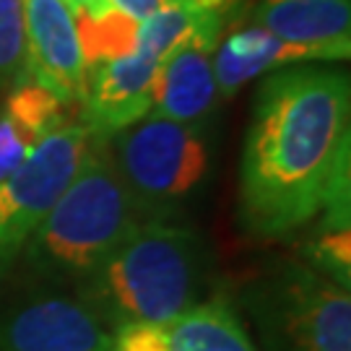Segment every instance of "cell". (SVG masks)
<instances>
[{
  "label": "cell",
  "mask_w": 351,
  "mask_h": 351,
  "mask_svg": "<svg viewBox=\"0 0 351 351\" xmlns=\"http://www.w3.org/2000/svg\"><path fill=\"white\" fill-rule=\"evenodd\" d=\"M114 351H255V346L232 302L213 294L169 323L114 330Z\"/></svg>",
  "instance_id": "8fae6325"
},
{
  "label": "cell",
  "mask_w": 351,
  "mask_h": 351,
  "mask_svg": "<svg viewBox=\"0 0 351 351\" xmlns=\"http://www.w3.org/2000/svg\"><path fill=\"white\" fill-rule=\"evenodd\" d=\"M0 351H114V333L75 294L45 289L0 313Z\"/></svg>",
  "instance_id": "52a82bcc"
},
{
  "label": "cell",
  "mask_w": 351,
  "mask_h": 351,
  "mask_svg": "<svg viewBox=\"0 0 351 351\" xmlns=\"http://www.w3.org/2000/svg\"><path fill=\"white\" fill-rule=\"evenodd\" d=\"M208 274L211 255L193 226L146 219L75 287V297L112 333L159 326L206 300Z\"/></svg>",
  "instance_id": "7a4b0ae2"
},
{
  "label": "cell",
  "mask_w": 351,
  "mask_h": 351,
  "mask_svg": "<svg viewBox=\"0 0 351 351\" xmlns=\"http://www.w3.org/2000/svg\"><path fill=\"white\" fill-rule=\"evenodd\" d=\"M159 68L162 60L136 50L94 71L86 78L78 120L104 138L136 125L154 107Z\"/></svg>",
  "instance_id": "30bf717a"
},
{
  "label": "cell",
  "mask_w": 351,
  "mask_h": 351,
  "mask_svg": "<svg viewBox=\"0 0 351 351\" xmlns=\"http://www.w3.org/2000/svg\"><path fill=\"white\" fill-rule=\"evenodd\" d=\"M351 81L330 63L263 75L239 167V221L258 239H281L349 195Z\"/></svg>",
  "instance_id": "6da1fadb"
},
{
  "label": "cell",
  "mask_w": 351,
  "mask_h": 351,
  "mask_svg": "<svg viewBox=\"0 0 351 351\" xmlns=\"http://www.w3.org/2000/svg\"><path fill=\"white\" fill-rule=\"evenodd\" d=\"M73 11H101V8H107L110 3L107 0H65Z\"/></svg>",
  "instance_id": "44dd1931"
},
{
  "label": "cell",
  "mask_w": 351,
  "mask_h": 351,
  "mask_svg": "<svg viewBox=\"0 0 351 351\" xmlns=\"http://www.w3.org/2000/svg\"><path fill=\"white\" fill-rule=\"evenodd\" d=\"M29 78L78 107L86 91L73 8L65 0H24Z\"/></svg>",
  "instance_id": "ba28073f"
},
{
  "label": "cell",
  "mask_w": 351,
  "mask_h": 351,
  "mask_svg": "<svg viewBox=\"0 0 351 351\" xmlns=\"http://www.w3.org/2000/svg\"><path fill=\"white\" fill-rule=\"evenodd\" d=\"M99 138L81 120H68L39 141L24 164L0 182V268L21 252Z\"/></svg>",
  "instance_id": "8992f818"
},
{
  "label": "cell",
  "mask_w": 351,
  "mask_h": 351,
  "mask_svg": "<svg viewBox=\"0 0 351 351\" xmlns=\"http://www.w3.org/2000/svg\"><path fill=\"white\" fill-rule=\"evenodd\" d=\"M107 3L114 5V8H120V11H125L128 16L143 21V19H149L156 11L167 8V5H175L180 0H107Z\"/></svg>",
  "instance_id": "ffe728a7"
},
{
  "label": "cell",
  "mask_w": 351,
  "mask_h": 351,
  "mask_svg": "<svg viewBox=\"0 0 351 351\" xmlns=\"http://www.w3.org/2000/svg\"><path fill=\"white\" fill-rule=\"evenodd\" d=\"M302 63H317V60L313 52L281 42L255 21L224 29L213 50V75L219 97L229 99L255 78Z\"/></svg>",
  "instance_id": "5bb4252c"
},
{
  "label": "cell",
  "mask_w": 351,
  "mask_h": 351,
  "mask_svg": "<svg viewBox=\"0 0 351 351\" xmlns=\"http://www.w3.org/2000/svg\"><path fill=\"white\" fill-rule=\"evenodd\" d=\"M304 263L339 287L351 289V229L320 226V232L304 245Z\"/></svg>",
  "instance_id": "ac0fdd59"
},
{
  "label": "cell",
  "mask_w": 351,
  "mask_h": 351,
  "mask_svg": "<svg viewBox=\"0 0 351 351\" xmlns=\"http://www.w3.org/2000/svg\"><path fill=\"white\" fill-rule=\"evenodd\" d=\"M117 175L141 219H175L208 180L206 128L146 114L107 138Z\"/></svg>",
  "instance_id": "277c9868"
},
{
  "label": "cell",
  "mask_w": 351,
  "mask_h": 351,
  "mask_svg": "<svg viewBox=\"0 0 351 351\" xmlns=\"http://www.w3.org/2000/svg\"><path fill=\"white\" fill-rule=\"evenodd\" d=\"M224 24L211 21L195 34L182 39L162 60L154 107L149 114H159L175 123L206 128L219 104V88L213 75V50L224 34Z\"/></svg>",
  "instance_id": "9c48e42d"
},
{
  "label": "cell",
  "mask_w": 351,
  "mask_h": 351,
  "mask_svg": "<svg viewBox=\"0 0 351 351\" xmlns=\"http://www.w3.org/2000/svg\"><path fill=\"white\" fill-rule=\"evenodd\" d=\"M141 221L101 136L19 255L37 276L78 287Z\"/></svg>",
  "instance_id": "3957f363"
},
{
  "label": "cell",
  "mask_w": 351,
  "mask_h": 351,
  "mask_svg": "<svg viewBox=\"0 0 351 351\" xmlns=\"http://www.w3.org/2000/svg\"><path fill=\"white\" fill-rule=\"evenodd\" d=\"M252 21L317 63H346L351 55V0H258Z\"/></svg>",
  "instance_id": "7c38bea8"
},
{
  "label": "cell",
  "mask_w": 351,
  "mask_h": 351,
  "mask_svg": "<svg viewBox=\"0 0 351 351\" xmlns=\"http://www.w3.org/2000/svg\"><path fill=\"white\" fill-rule=\"evenodd\" d=\"M180 3L201 13H208V16H216V19H221L226 24L237 16L239 5H242V0H180Z\"/></svg>",
  "instance_id": "d6986e66"
},
{
  "label": "cell",
  "mask_w": 351,
  "mask_h": 351,
  "mask_svg": "<svg viewBox=\"0 0 351 351\" xmlns=\"http://www.w3.org/2000/svg\"><path fill=\"white\" fill-rule=\"evenodd\" d=\"M250 304L276 351H351V291L304 261H281Z\"/></svg>",
  "instance_id": "5b68a950"
},
{
  "label": "cell",
  "mask_w": 351,
  "mask_h": 351,
  "mask_svg": "<svg viewBox=\"0 0 351 351\" xmlns=\"http://www.w3.org/2000/svg\"><path fill=\"white\" fill-rule=\"evenodd\" d=\"M211 21H219V24L226 26V21H221V19L195 11L190 5H182V3L167 5V8H162V11H156L154 16L141 21L136 50L149 55V58L164 60L182 39H188L190 34H195L201 26L211 24Z\"/></svg>",
  "instance_id": "2e32d148"
},
{
  "label": "cell",
  "mask_w": 351,
  "mask_h": 351,
  "mask_svg": "<svg viewBox=\"0 0 351 351\" xmlns=\"http://www.w3.org/2000/svg\"><path fill=\"white\" fill-rule=\"evenodd\" d=\"M73 16L86 78L107 63L136 52L141 29L138 19L114 5H107L101 11H73Z\"/></svg>",
  "instance_id": "9a60e30c"
},
{
  "label": "cell",
  "mask_w": 351,
  "mask_h": 351,
  "mask_svg": "<svg viewBox=\"0 0 351 351\" xmlns=\"http://www.w3.org/2000/svg\"><path fill=\"white\" fill-rule=\"evenodd\" d=\"M68 120L71 104L37 81L26 78L5 88V97L0 101V182L24 164L39 141Z\"/></svg>",
  "instance_id": "4fadbf2b"
},
{
  "label": "cell",
  "mask_w": 351,
  "mask_h": 351,
  "mask_svg": "<svg viewBox=\"0 0 351 351\" xmlns=\"http://www.w3.org/2000/svg\"><path fill=\"white\" fill-rule=\"evenodd\" d=\"M29 78L24 0H0V88Z\"/></svg>",
  "instance_id": "e0dca14e"
}]
</instances>
